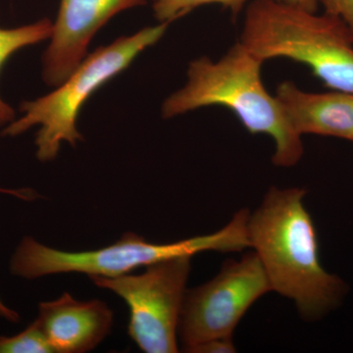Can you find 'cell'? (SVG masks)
I'll use <instances>...</instances> for the list:
<instances>
[{
    "label": "cell",
    "mask_w": 353,
    "mask_h": 353,
    "mask_svg": "<svg viewBox=\"0 0 353 353\" xmlns=\"http://www.w3.org/2000/svg\"><path fill=\"white\" fill-rule=\"evenodd\" d=\"M170 24L159 23L136 34L121 37L88 54L81 64L50 94L21 104L22 116L3 128V137H17L39 126L34 145L39 161L54 160L63 141L75 146L83 141L77 120L83 104L104 83L131 65L143 51L154 46Z\"/></svg>",
    "instance_id": "obj_5"
},
{
    "label": "cell",
    "mask_w": 353,
    "mask_h": 353,
    "mask_svg": "<svg viewBox=\"0 0 353 353\" xmlns=\"http://www.w3.org/2000/svg\"><path fill=\"white\" fill-rule=\"evenodd\" d=\"M275 97L290 126L301 137L312 134L353 143V94L304 92L292 81H284Z\"/></svg>",
    "instance_id": "obj_10"
},
{
    "label": "cell",
    "mask_w": 353,
    "mask_h": 353,
    "mask_svg": "<svg viewBox=\"0 0 353 353\" xmlns=\"http://www.w3.org/2000/svg\"><path fill=\"white\" fill-rule=\"evenodd\" d=\"M146 0H60L57 20L43 57V78L57 87L88 55L95 34L114 16Z\"/></svg>",
    "instance_id": "obj_8"
},
{
    "label": "cell",
    "mask_w": 353,
    "mask_h": 353,
    "mask_svg": "<svg viewBox=\"0 0 353 353\" xmlns=\"http://www.w3.org/2000/svg\"><path fill=\"white\" fill-rule=\"evenodd\" d=\"M270 292L256 253L227 261L212 280L185 292L178 329L183 352L204 341L232 338L246 311Z\"/></svg>",
    "instance_id": "obj_7"
},
{
    "label": "cell",
    "mask_w": 353,
    "mask_h": 353,
    "mask_svg": "<svg viewBox=\"0 0 353 353\" xmlns=\"http://www.w3.org/2000/svg\"><path fill=\"white\" fill-rule=\"evenodd\" d=\"M248 218L250 211L241 209L220 231L170 243H150L130 232L113 245L88 252L55 250L32 236H25L10 260V272L26 280L63 273L110 278L126 275L139 267L176 257H192L199 252H241L250 248Z\"/></svg>",
    "instance_id": "obj_4"
},
{
    "label": "cell",
    "mask_w": 353,
    "mask_h": 353,
    "mask_svg": "<svg viewBox=\"0 0 353 353\" xmlns=\"http://www.w3.org/2000/svg\"><path fill=\"white\" fill-rule=\"evenodd\" d=\"M232 338L214 339L204 341L190 348L187 352L192 353H234L236 352Z\"/></svg>",
    "instance_id": "obj_15"
},
{
    "label": "cell",
    "mask_w": 353,
    "mask_h": 353,
    "mask_svg": "<svg viewBox=\"0 0 353 353\" xmlns=\"http://www.w3.org/2000/svg\"><path fill=\"white\" fill-rule=\"evenodd\" d=\"M248 1L250 0H152V9L158 22L171 24L194 9L208 4H219L229 9L236 17Z\"/></svg>",
    "instance_id": "obj_12"
},
{
    "label": "cell",
    "mask_w": 353,
    "mask_h": 353,
    "mask_svg": "<svg viewBox=\"0 0 353 353\" xmlns=\"http://www.w3.org/2000/svg\"><path fill=\"white\" fill-rule=\"evenodd\" d=\"M264 62L241 43H234L217 61L208 57L192 60L188 80L162 104L164 119L208 106H223L238 117L250 134H263L275 143L272 162L296 166L303 155L301 134L290 126L275 95L261 78Z\"/></svg>",
    "instance_id": "obj_2"
},
{
    "label": "cell",
    "mask_w": 353,
    "mask_h": 353,
    "mask_svg": "<svg viewBox=\"0 0 353 353\" xmlns=\"http://www.w3.org/2000/svg\"><path fill=\"white\" fill-rule=\"evenodd\" d=\"M36 322L55 353H85L110 333L113 312L104 301H77L65 292L39 303Z\"/></svg>",
    "instance_id": "obj_9"
},
{
    "label": "cell",
    "mask_w": 353,
    "mask_h": 353,
    "mask_svg": "<svg viewBox=\"0 0 353 353\" xmlns=\"http://www.w3.org/2000/svg\"><path fill=\"white\" fill-rule=\"evenodd\" d=\"M0 318L13 323H17L20 320L19 314L13 309L8 307L1 299H0Z\"/></svg>",
    "instance_id": "obj_18"
},
{
    "label": "cell",
    "mask_w": 353,
    "mask_h": 353,
    "mask_svg": "<svg viewBox=\"0 0 353 353\" xmlns=\"http://www.w3.org/2000/svg\"><path fill=\"white\" fill-rule=\"evenodd\" d=\"M48 340L34 320L18 334L0 336V353H52Z\"/></svg>",
    "instance_id": "obj_13"
},
{
    "label": "cell",
    "mask_w": 353,
    "mask_h": 353,
    "mask_svg": "<svg viewBox=\"0 0 353 353\" xmlns=\"http://www.w3.org/2000/svg\"><path fill=\"white\" fill-rule=\"evenodd\" d=\"M305 194L299 188H271L250 213L248 233L272 290L292 299L303 319L314 321L340 304L347 285L323 268Z\"/></svg>",
    "instance_id": "obj_1"
},
{
    "label": "cell",
    "mask_w": 353,
    "mask_h": 353,
    "mask_svg": "<svg viewBox=\"0 0 353 353\" xmlns=\"http://www.w3.org/2000/svg\"><path fill=\"white\" fill-rule=\"evenodd\" d=\"M272 1L294 7V8L303 9L309 12H317L318 7H319L318 0H272Z\"/></svg>",
    "instance_id": "obj_16"
},
{
    "label": "cell",
    "mask_w": 353,
    "mask_h": 353,
    "mask_svg": "<svg viewBox=\"0 0 353 353\" xmlns=\"http://www.w3.org/2000/svg\"><path fill=\"white\" fill-rule=\"evenodd\" d=\"M0 194H9V196L18 197V199H22V201H34V199H36L37 197L39 196L38 194H36V192L28 189L12 190L0 188Z\"/></svg>",
    "instance_id": "obj_17"
},
{
    "label": "cell",
    "mask_w": 353,
    "mask_h": 353,
    "mask_svg": "<svg viewBox=\"0 0 353 353\" xmlns=\"http://www.w3.org/2000/svg\"><path fill=\"white\" fill-rule=\"evenodd\" d=\"M190 256L176 257L146 266L139 275L92 277L101 289L111 290L129 306L128 333L146 353L179 352L178 329Z\"/></svg>",
    "instance_id": "obj_6"
},
{
    "label": "cell",
    "mask_w": 353,
    "mask_h": 353,
    "mask_svg": "<svg viewBox=\"0 0 353 353\" xmlns=\"http://www.w3.org/2000/svg\"><path fill=\"white\" fill-rule=\"evenodd\" d=\"M240 41L261 61L285 58L305 65L327 88L353 94V32L341 18L253 0Z\"/></svg>",
    "instance_id": "obj_3"
},
{
    "label": "cell",
    "mask_w": 353,
    "mask_h": 353,
    "mask_svg": "<svg viewBox=\"0 0 353 353\" xmlns=\"http://www.w3.org/2000/svg\"><path fill=\"white\" fill-rule=\"evenodd\" d=\"M52 27V21L43 18L20 27L0 28V71L14 53L28 46L48 41ZM15 119V110L0 97V127H6Z\"/></svg>",
    "instance_id": "obj_11"
},
{
    "label": "cell",
    "mask_w": 353,
    "mask_h": 353,
    "mask_svg": "<svg viewBox=\"0 0 353 353\" xmlns=\"http://www.w3.org/2000/svg\"><path fill=\"white\" fill-rule=\"evenodd\" d=\"M325 13L341 18L353 32V0H318Z\"/></svg>",
    "instance_id": "obj_14"
}]
</instances>
